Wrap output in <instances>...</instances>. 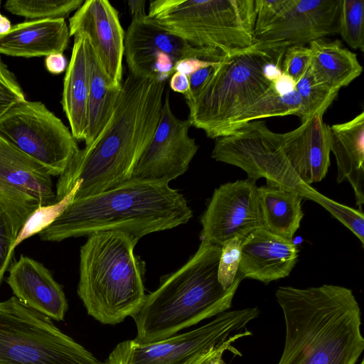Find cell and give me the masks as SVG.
I'll return each mask as SVG.
<instances>
[{
	"instance_id": "obj_33",
	"label": "cell",
	"mask_w": 364,
	"mask_h": 364,
	"mask_svg": "<svg viewBox=\"0 0 364 364\" xmlns=\"http://www.w3.org/2000/svg\"><path fill=\"white\" fill-rule=\"evenodd\" d=\"M336 219L350 230L364 246V214L363 211L335 201L323 195L319 203Z\"/></svg>"
},
{
	"instance_id": "obj_41",
	"label": "cell",
	"mask_w": 364,
	"mask_h": 364,
	"mask_svg": "<svg viewBox=\"0 0 364 364\" xmlns=\"http://www.w3.org/2000/svg\"><path fill=\"white\" fill-rule=\"evenodd\" d=\"M169 86L171 89L181 94L186 95L189 90L188 77L178 71H176L170 78Z\"/></svg>"
},
{
	"instance_id": "obj_23",
	"label": "cell",
	"mask_w": 364,
	"mask_h": 364,
	"mask_svg": "<svg viewBox=\"0 0 364 364\" xmlns=\"http://www.w3.org/2000/svg\"><path fill=\"white\" fill-rule=\"evenodd\" d=\"M311 59L309 70L316 84L338 91L347 87L363 72L357 55L338 40L320 38L309 43Z\"/></svg>"
},
{
	"instance_id": "obj_8",
	"label": "cell",
	"mask_w": 364,
	"mask_h": 364,
	"mask_svg": "<svg viewBox=\"0 0 364 364\" xmlns=\"http://www.w3.org/2000/svg\"><path fill=\"white\" fill-rule=\"evenodd\" d=\"M259 314L257 307L225 311L193 330L151 343L134 340L119 343L104 364H204L230 351L239 338L252 335L247 324Z\"/></svg>"
},
{
	"instance_id": "obj_44",
	"label": "cell",
	"mask_w": 364,
	"mask_h": 364,
	"mask_svg": "<svg viewBox=\"0 0 364 364\" xmlns=\"http://www.w3.org/2000/svg\"><path fill=\"white\" fill-rule=\"evenodd\" d=\"M11 26V21L5 16L0 14V36L8 33Z\"/></svg>"
},
{
	"instance_id": "obj_6",
	"label": "cell",
	"mask_w": 364,
	"mask_h": 364,
	"mask_svg": "<svg viewBox=\"0 0 364 364\" xmlns=\"http://www.w3.org/2000/svg\"><path fill=\"white\" fill-rule=\"evenodd\" d=\"M287 48L282 43L257 41L249 49L220 62L201 89L186 100L191 126L215 139L234 132L242 114L272 83L266 76V66L283 59Z\"/></svg>"
},
{
	"instance_id": "obj_20",
	"label": "cell",
	"mask_w": 364,
	"mask_h": 364,
	"mask_svg": "<svg viewBox=\"0 0 364 364\" xmlns=\"http://www.w3.org/2000/svg\"><path fill=\"white\" fill-rule=\"evenodd\" d=\"M70 37L65 18L30 20L12 26L8 33L0 36V53L23 58L63 53Z\"/></svg>"
},
{
	"instance_id": "obj_30",
	"label": "cell",
	"mask_w": 364,
	"mask_h": 364,
	"mask_svg": "<svg viewBox=\"0 0 364 364\" xmlns=\"http://www.w3.org/2000/svg\"><path fill=\"white\" fill-rule=\"evenodd\" d=\"M337 26L350 48L364 51V0H339Z\"/></svg>"
},
{
	"instance_id": "obj_7",
	"label": "cell",
	"mask_w": 364,
	"mask_h": 364,
	"mask_svg": "<svg viewBox=\"0 0 364 364\" xmlns=\"http://www.w3.org/2000/svg\"><path fill=\"white\" fill-rule=\"evenodd\" d=\"M144 19L223 60L257 43L255 0H154Z\"/></svg>"
},
{
	"instance_id": "obj_34",
	"label": "cell",
	"mask_w": 364,
	"mask_h": 364,
	"mask_svg": "<svg viewBox=\"0 0 364 364\" xmlns=\"http://www.w3.org/2000/svg\"><path fill=\"white\" fill-rule=\"evenodd\" d=\"M25 100L16 77L0 57V117L11 107Z\"/></svg>"
},
{
	"instance_id": "obj_22",
	"label": "cell",
	"mask_w": 364,
	"mask_h": 364,
	"mask_svg": "<svg viewBox=\"0 0 364 364\" xmlns=\"http://www.w3.org/2000/svg\"><path fill=\"white\" fill-rule=\"evenodd\" d=\"M90 89L88 38L74 36L70 60L63 82L62 106L75 140H84L87 126Z\"/></svg>"
},
{
	"instance_id": "obj_32",
	"label": "cell",
	"mask_w": 364,
	"mask_h": 364,
	"mask_svg": "<svg viewBox=\"0 0 364 364\" xmlns=\"http://www.w3.org/2000/svg\"><path fill=\"white\" fill-rule=\"evenodd\" d=\"M242 242V239L234 237L222 245L218 267V279L221 286L225 289L232 286L238 273Z\"/></svg>"
},
{
	"instance_id": "obj_4",
	"label": "cell",
	"mask_w": 364,
	"mask_h": 364,
	"mask_svg": "<svg viewBox=\"0 0 364 364\" xmlns=\"http://www.w3.org/2000/svg\"><path fill=\"white\" fill-rule=\"evenodd\" d=\"M221 249V245L201 240L186 264L146 294L141 306L131 316L136 326L134 341H163L230 308L243 278L237 273L230 288L221 286L218 279Z\"/></svg>"
},
{
	"instance_id": "obj_45",
	"label": "cell",
	"mask_w": 364,
	"mask_h": 364,
	"mask_svg": "<svg viewBox=\"0 0 364 364\" xmlns=\"http://www.w3.org/2000/svg\"><path fill=\"white\" fill-rule=\"evenodd\" d=\"M204 364H225L223 359V355H219Z\"/></svg>"
},
{
	"instance_id": "obj_38",
	"label": "cell",
	"mask_w": 364,
	"mask_h": 364,
	"mask_svg": "<svg viewBox=\"0 0 364 364\" xmlns=\"http://www.w3.org/2000/svg\"><path fill=\"white\" fill-rule=\"evenodd\" d=\"M218 63H217L200 68L187 76L189 83V90L188 93L184 95L185 100L193 97L201 89L209 77L213 74Z\"/></svg>"
},
{
	"instance_id": "obj_46",
	"label": "cell",
	"mask_w": 364,
	"mask_h": 364,
	"mask_svg": "<svg viewBox=\"0 0 364 364\" xmlns=\"http://www.w3.org/2000/svg\"><path fill=\"white\" fill-rule=\"evenodd\" d=\"M360 364H363V359L361 360Z\"/></svg>"
},
{
	"instance_id": "obj_36",
	"label": "cell",
	"mask_w": 364,
	"mask_h": 364,
	"mask_svg": "<svg viewBox=\"0 0 364 364\" xmlns=\"http://www.w3.org/2000/svg\"><path fill=\"white\" fill-rule=\"evenodd\" d=\"M289 0H255V38L274 22L282 13Z\"/></svg>"
},
{
	"instance_id": "obj_27",
	"label": "cell",
	"mask_w": 364,
	"mask_h": 364,
	"mask_svg": "<svg viewBox=\"0 0 364 364\" xmlns=\"http://www.w3.org/2000/svg\"><path fill=\"white\" fill-rule=\"evenodd\" d=\"M301 107V98L296 90L285 95H279L271 85L242 114L238 120L237 129L248 122L267 117L287 115L298 117Z\"/></svg>"
},
{
	"instance_id": "obj_28",
	"label": "cell",
	"mask_w": 364,
	"mask_h": 364,
	"mask_svg": "<svg viewBox=\"0 0 364 364\" xmlns=\"http://www.w3.org/2000/svg\"><path fill=\"white\" fill-rule=\"evenodd\" d=\"M83 0H8L4 8L10 13L31 20L65 18L77 10Z\"/></svg>"
},
{
	"instance_id": "obj_3",
	"label": "cell",
	"mask_w": 364,
	"mask_h": 364,
	"mask_svg": "<svg viewBox=\"0 0 364 364\" xmlns=\"http://www.w3.org/2000/svg\"><path fill=\"white\" fill-rule=\"evenodd\" d=\"M193 211L168 183L132 179L98 194L75 199L38 235L60 242L104 231L125 232L139 240L187 223Z\"/></svg>"
},
{
	"instance_id": "obj_40",
	"label": "cell",
	"mask_w": 364,
	"mask_h": 364,
	"mask_svg": "<svg viewBox=\"0 0 364 364\" xmlns=\"http://www.w3.org/2000/svg\"><path fill=\"white\" fill-rule=\"evenodd\" d=\"M220 63V62H219ZM217 63L201 60L196 58L186 59L179 62L176 66V71L181 72L188 76L196 70Z\"/></svg>"
},
{
	"instance_id": "obj_1",
	"label": "cell",
	"mask_w": 364,
	"mask_h": 364,
	"mask_svg": "<svg viewBox=\"0 0 364 364\" xmlns=\"http://www.w3.org/2000/svg\"><path fill=\"white\" fill-rule=\"evenodd\" d=\"M166 82L128 73L106 125L90 144L79 149L58 176L55 202L77 181L74 200L109 191L133 178L158 126Z\"/></svg>"
},
{
	"instance_id": "obj_10",
	"label": "cell",
	"mask_w": 364,
	"mask_h": 364,
	"mask_svg": "<svg viewBox=\"0 0 364 364\" xmlns=\"http://www.w3.org/2000/svg\"><path fill=\"white\" fill-rule=\"evenodd\" d=\"M211 157L240 168L252 181L264 178L267 185L296 191L304 199L317 203L322 196L294 171L285 149L284 133L272 132L264 121L248 122L216 139Z\"/></svg>"
},
{
	"instance_id": "obj_39",
	"label": "cell",
	"mask_w": 364,
	"mask_h": 364,
	"mask_svg": "<svg viewBox=\"0 0 364 364\" xmlns=\"http://www.w3.org/2000/svg\"><path fill=\"white\" fill-rule=\"evenodd\" d=\"M46 69L52 74H60L67 68V60L61 53H55L46 56Z\"/></svg>"
},
{
	"instance_id": "obj_35",
	"label": "cell",
	"mask_w": 364,
	"mask_h": 364,
	"mask_svg": "<svg viewBox=\"0 0 364 364\" xmlns=\"http://www.w3.org/2000/svg\"><path fill=\"white\" fill-rule=\"evenodd\" d=\"M311 59V51L305 46H291L284 53L282 64V73L296 82L309 69Z\"/></svg>"
},
{
	"instance_id": "obj_31",
	"label": "cell",
	"mask_w": 364,
	"mask_h": 364,
	"mask_svg": "<svg viewBox=\"0 0 364 364\" xmlns=\"http://www.w3.org/2000/svg\"><path fill=\"white\" fill-rule=\"evenodd\" d=\"M80 183H75L71 191L60 200L52 204L40 206L26 220L15 239L14 250L23 241L39 234L48 228L73 201Z\"/></svg>"
},
{
	"instance_id": "obj_5",
	"label": "cell",
	"mask_w": 364,
	"mask_h": 364,
	"mask_svg": "<svg viewBox=\"0 0 364 364\" xmlns=\"http://www.w3.org/2000/svg\"><path fill=\"white\" fill-rule=\"evenodd\" d=\"M139 239L117 231L87 236L80 250L77 295L87 314L115 325L132 316L146 296L145 264L134 254Z\"/></svg>"
},
{
	"instance_id": "obj_21",
	"label": "cell",
	"mask_w": 364,
	"mask_h": 364,
	"mask_svg": "<svg viewBox=\"0 0 364 364\" xmlns=\"http://www.w3.org/2000/svg\"><path fill=\"white\" fill-rule=\"evenodd\" d=\"M331 151L337 164L338 183L348 181L359 210L364 204V112L329 127Z\"/></svg>"
},
{
	"instance_id": "obj_19",
	"label": "cell",
	"mask_w": 364,
	"mask_h": 364,
	"mask_svg": "<svg viewBox=\"0 0 364 364\" xmlns=\"http://www.w3.org/2000/svg\"><path fill=\"white\" fill-rule=\"evenodd\" d=\"M299 257V249L292 242L263 228L242 240L238 273L243 279L264 284L289 275Z\"/></svg>"
},
{
	"instance_id": "obj_37",
	"label": "cell",
	"mask_w": 364,
	"mask_h": 364,
	"mask_svg": "<svg viewBox=\"0 0 364 364\" xmlns=\"http://www.w3.org/2000/svg\"><path fill=\"white\" fill-rule=\"evenodd\" d=\"M15 239L9 219L0 210V284L13 262Z\"/></svg>"
},
{
	"instance_id": "obj_18",
	"label": "cell",
	"mask_w": 364,
	"mask_h": 364,
	"mask_svg": "<svg viewBox=\"0 0 364 364\" xmlns=\"http://www.w3.org/2000/svg\"><path fill=\"white\" fill-rule=\"evenodd\" d=\"M14 296L52 320L63 321L68 304L62 286L41 262L21 255L8 269Z\"/></svg>"
},
{
	"instance_id": "obj_43",
	"label": "cell",
	"mask_w": 364,
	"mask_h": 364,
	"mask_svg": "<svg viewBox=\"0 0 364 364\" xmlns=\"http://www.w3.org/2000/svg\"><path fill=\"white\" fill-rule=\"evenodd\" d=\"M129 11L132 15V18H143L146 17V13L145 11V4L144 0H132L127 1Z\"/></svg>"
},
{
	"instance_id": "obj_26",
	"label": "cell",
	"mask_w": 364,
	"mask_h": 364,
	"mask_svg": "<svg viewBox=\"0 0 364 364\" xmlns=\"http://www.w3.org/2000/svg\"><path fill=\"white\" fill-rule=\"evenodd\" d=\"M88 53L90 89L85 146L95 139L110 119L122 89L112 85L89 38Z\"/></svg>"
},
{
	"instance_id": "obj_13",
	"label": "cell",
	"mask_w": 364,
	"mask_h": 364,
	"mask_svg": "<svg viewBox=\"0 0 364 364\" xmlns=\"http://www.w3.org/2000/svg\"><path fill=\"white\" fill-rule=\"evenodd\" d=\"M144 18H132L125 33L124 55L132 75L166 81L176 72V65L186 59L223 61L217 54L195 47Z\"/></svg>"
},
{
	"instance_id": "obj_24",
	"label": "cell",
	"mask_w": 364,
	"mask_h": 364,
	"mask_svg": "<svg viewBox=\"0 0 364 364\" xmlns=\"http://www.w3.org/2000/svg\"><path fill=\"white\" fill-rule=\"evenodd\" d=\"M257 191L263 228L292 241L304 217V197L296 191L274 185L258 187Z\"/></svg>"
},
{
	"instance_id": "obj_16",
	"label": "cell",
	"mask_w": 364,
	"mask_h": 364,
	"mask_svg": "<svg viewBox=\"0 0 364 364\" xmlns=\"http://www.w3.org/2000/svg\"><path fill=\"white\" fill-rule=\"evenodd\" d=\"M70 36L86 35L112 85L121 87L125 33L107 0H86L69 18Z\"/></svg>"
},
{
	"instance_id": "obj_42",
	"label": "cell",
	"mask_w": 364,
	"mask_h": 364,
	"mask_svg": "<svg viewBox=\"0 0 364 364\" xmlns=\"http://www.w3.org/2000/svg\"><path fill=\"white\" fill-rule=\"evenodd\" d=\"M275 91L279 95H285L295 90L296 82L289 75L282 73L279 77L272 83Z\"/></svg>"
},
{
	"instance_id": "obj_15",
	"label": "cell",
	"mask_w": 364,
	"mask_h": 364,
	"mask_svg": "<svg viewBox=\"0 0 364 364\" xmlns=\"http://www.w3.org/2000/svg\"><path fill=\"white\" fill-rule=\"evenodd\" d=\"M258 187L250 179L220 185L200 218V240L221 245L263 228Z\"/></svg>"
},
{
	"instance_id": "obj_29",
	"label": "cell",
	"mask_w": 364,
	"mask_h": 364,
	"mask_svg": "<svg viewBox=\"0 0 364 364\" xmlns=\"http://www.w3.org/2000/svg\"><path fill=\"white\" fill-rule=\"evenodd\" d=\"M295 90L301 101V107L298 115L301 123L315 115L323 116L338 94V91L331 90L316 84L309 68L296 82Z\"/></svg>"
},
{
	"instance_id": "obj_14",
	"label": "cell",
	"mask_w": 364,
	"mask_h": 364,
	"mask_svg": "<svg viewBox=\"0 0 364 364\" xmlns=\"http://www.w3.org/2000/svg\"><path fill=\"white\" fill-rule=\"evenodd\" d=\"M191 127L188 119L173 114L166 91L158 126L136 165L133 178L169 183L185 173L199 149L188 134Z\"/></svg>"
},
{
	"instance_id": "obj_12",
	"label": "cell",
	"mask_w": 364,
	"mask_h": 364,
	"mask_svg": "<svg viewBox=\"0 0 364 364\" xmlns=\"http://www.w3.org/2000/svg\"><path fill=\"white\" fill-rule=\"evenodd\" d=\"M55 197L48 170L0 138V210L14 237L37 208L55 203Z\"/></svg>"
},
{
	"instance_id": "obj_17",
	"label": "cell",
	"mask_w": 364,
	"mask_h": 364,
	"mask_svg": "<svg viewBox=\"0 0 364 364\" xmlns=\"http://www.w3.org/2000/svg\"><path fill=\"white\" fill-rule=\"evenodd\" d=\"M339 0H289L257 42L305 46L338 32Z\"/></svg>"
},
{
	"instance_id": "obj_11",
	"label": "cell",
	"mask_w": 364,
	"mask_h": 364,
	"mask_svg": "<svg viewBox=\"0 0 364 364\" xmlns=\"http://www.w3.org/2000/svg\"><path fill=\"white\" fill-rule=\"evenodd\" d=\"M0 138L60 176L79 151L71 132L42 102L25 100L0 117Z\"/></svg>"
},
{
	"instance_id": "obj_9",
	"label": "cell",
	"mask_w": 364,
	"mask_h": 364,
	"mask_svg": "<svg viewBox=\"0 0 364 364\" xmlns=\"http://www.w3.org/2000/svg\"><path fill=\"white\" fill-rule=\"evenodd\" d=\"M0 364H104L16 296L0 301Z\"/></svg>"
},
{
	"instance_id": "obj_2",
	"label": "cell",
	"mask_w": 364,
	"mask_h": 364,
	"mask_svg": "<svg viewBox=\"0 0 364 364\" xmlns=\"http://www.w3.org/2000/svg\"><path fill=\"white\" fill-rule=\"evenodd\" d=\"M286 328L278 364H355L364 349L361 312L351 289L333 284L279 287Z\"/></svg>"
},
{
	"instance_id": "obj_25",
	"label": "cell",
	"mask_w": 364,
	"mask_h": 364,
	"mask_svg": "<svg viewBox=\"0 0 364 364\" xmlns=\"http://www.w3.org/2000/svg\"><path fill=\"white\" fill-rule=\"evenodd\" d=\"M323 115H315L306 122L293 160V168L306 184L322 181L330 166L329 127Z\"/></svg>"
}]
</instances>
